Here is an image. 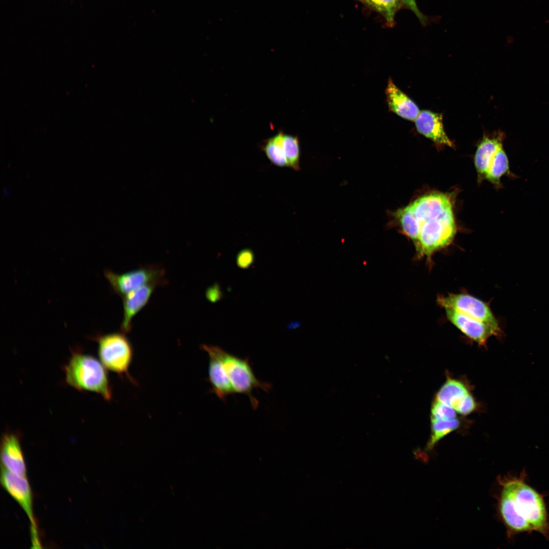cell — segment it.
Masks as SVG:
<instances>
[{"instance_id": "cell-1", "label": "cell", "mask_w": 549, "mask_h": 549, "mask_svg": "<svg viewBox=\"0 0 549 549\" xmlns=\"http://www.w3.org/2000/svg\"><path fill=\"white\" fill-rule=\"evenodd\" d=\"M525 470L500 476L497 509L508 536L537 532L549 539V515L543 496L526 482Z\"/></svg>"}, {"instance_id": "cell-2", "label": "cell", "mask_w": 549, "mask_h": 549, "mask_svg": "<svg viewBox=\"0 0 549 549\" xmlns=\"http://www.w3.org/2000/svg\"><path fill=\"white\" fill-rule=\"evenodd\" d=\"M412 223L408 238L416 257H425L431 265L433 255L453 241L456 232L450 196L442 193L424 195L410 203Z\"/></svg>"}, {"instance_id": "cell-3", "label": "cell", "mask_w": 549, "mask_h": 549, "mask_svg": "<svg viewBox=\"0 0 549 549\" xmlns=\"http://www.w3.org/2000/svg\"><path fill=\"white\" fill-rule=\"evenodd\" d=\"M65 371L66 382L70 386L78 390L97 393L106 400L112 398L106 369L94 356L73 351Z\"/></svg>"}, {"instance_id": "cell-4", "label": "cell", "mask_w": 549, "mask_h": 549, "mask_svg": "<svg viewBox=\"0 0 549 549\" xmlns=\"http://www.w3.org/2000/svg\"><path fill=\"white\" fill-rule=\"evenodd\" d=\"M201 348L206 352L213 353L220 360L235 392L248 396L252 407L256 409L258 406V401L253 396V391L259 388L267 392L271 389L272 385L257 379L249 358H241L217 346L203 344Z\"/></svg>"}, {"instance_id": "cell-5", "label": "cell", "mask_w": 549, "mask_h": 549, "mask_svg": "<svg viewBox=\"0 0 549 549\" xmlns=\"http://www.w3.org/2000/svg\"><path fill=\"white\" fill-rule=\"evenodd\" d=\"M100 361L106 369L132 379L129 373L133 357L132 345L125 333L114 332L97 338Z\"/></svg>"}, {"instance_id": "cell-6", "label": "cell", "mask_w": 549, "mask_h": 549, "mask_svg": "<svg viewBox=\"0 0 549 549\" xmlns=\"http://www.w3.org/2000/svg\"><path fill=\"white\" fill-rule=\"evenodd\" d=\"M105 275L114 292L121 297L148 283L166 284L165 271L158 265H148L122 273L110 270Z\"/></svg>"}, {"instance_id": "cell-7", "label": "cell", "mask_w": 549, "mask_h": 549, "mask_svg": "<svg viewBox=\"0 0 549 549\" xmlns=\"http://www.w3.org/2000/svg\"><path fill=\"white\" fill-rule=\"evenodd\" d=\"M1 482L6 491L18 502L28 516L31 523L33 545H40L37 524L33 509V495L26 477L10 472L1 466Z\"/></svg>"}, {"instance_id": "cell-8", "label": "cell", "mask_w": 549, "mask_h": 549, "mask_svg": "<svg viewBox=\"0 0 549 549\" xmlns=\"http://www.w3.org/2000/svg\"><path fill=\"white\" fill-rule=\"evenodd\" d=\"M437 302L442 308H450L458 312L500 328L488 304L467 293H448L439 295Z\"/></svg>"}, {"instance_id": "cell-9", "label": "cell", "mask_w": 549, "mask_h": 549, "mask_svg": "<svg viewBox=\"0 0 549 549\" xmlns=\"http://www.w3.org/2000/svg\"><path fill=\"white\" fill-rule=\"evenodd\" d=\"M447 319L468 338L480 346H485L492 336L501 334L497 328L484 321L470 317L450 308H444Z\"/></svg>"}, {"instance_id": "cell-10", "label": "cell", "mask_w": 549, "mask_h": 549, "mask_svg": "<svg viewBox=\"0 0 549 549\" xmlns=\"http://www.w3.org/2000/svg\"><path fill=\"white\" fill-rule=\"evenodd\" d=\"M159 286L161 285L158 283H148L123 297L124 310L121 331L125 333L130 331L133 318L147 303L155 290Z\"/></svg>"}, {"instance_id": "cell-11", "label": "cell", "mask_w": 549, "mask_h": 549, "mask_svg": "<svg viewBox=\"0 0 549 549\" xmlns=\"http://www.w3.org/2000/svg\"><path fill=\"white\" fill-rule=\"evenodd\" d=\"M1 466L16 474L26 477V470L18 436L5 434L1 446Z\"/></svg>"}, {"instance_id": "cell-12", "label": "cell", "mask_w": 549, "mask_h": 549, "mask_svg": "<svg viewBox=\"0 0 549 549\" xmlns=\"http://www.w3.org/2000/svg\"><path fill=\"white\" fill-rule=\"evenodd\" d=\"M417 131L436 143L453 147V144L445 133L442 115L429 110L420 111L416 118Z\"/></svg>"}, {"instance_id": "cell-13", "label": "cell", "mask_w": 549, "mask_h": 549, "mask_svg": "<svg viewBox=\"0 0 549 549\" xmlns=\"http://www.w3.org/2000/svg\"><path fill=\"white\" fill-rule=\"evenodd\" d=\"M389 109L404 119L415 121L420 111L417 105L389 78L385 89Z\"/></svg>"}, {"instance_id": "cell-14", "label": "cell", "mask_w": 549, "mask_h": 549, "mask_svg": "<svg viewBox=\"0 0 549 549\" xmlns=\"http://www.w3.org/2000/svg\"><path fill=\"white\" fill-rule=\"evenodd\" d=\"M209 357L208 381L211 385L210 392L220 400L225 401L235 391L220 360L213 353L206 352Z\"/></svg>"}, {"instance_id": "cell-15", "label": "cell", "mask_w": 549, "mask_h": 549, "mask_svg": "<svg viewBox=\"0 0 549 549\" xmlns=\"http://www.w3.org/2000/svg\"><path fill=\"white\" fill-rule=\"evenodd\" d=\"M501 138L484 136L478 145L474 160L479 181L484 179L491 160L497 150L502 146Z\"/></svg>"}, {"instance_id": "cell-16", "label": "cell", "mask_w": 549, "mask_h": 549, "mask_svg": "<svg viewBox=\"0 0 549 549\" xmlns=\"http://www.w3.org/2000/svg\"><path fill=\"white\" fill-rule=\"evenodd\" d=\"M469 392L462 381L448 377L436 394L435 399L453 409L459 402Z\"/></svg>"}, {"instance_id": "cell-17", "label": "cell", "mask_w": 549, "mask_h": 549, "mask_svg": "<svg viewBox=\"0 0 549 549\" xmlns=\"http://www.w3.org/2000/svg\"><path fill=\"white\" fill-rule=\"evenodd\" d=\"M460 425V421L456 418L452 419H431V435L423 452L427 453L432 451L439 441L456 430Z\"/></svg>"}, {"instance_id": "cell-18", "label": "cell", "mask_w": 549, "mask_h": 549, "mask_svg": "<svg viewBox=\"0 0 549 549\" xmlns=\"http://www.w3.org/2000/svg\"><path fill=\"white\" fill-rule=\"evenodd\" d=\"M511 174L507 156L501 146L495 154L489 165L484 179H486L497 188L501 186L500 179L504 175Z\"/></svg>"}, {"instance_id": "cell-19", "label": "cell", "mask_w": 549, "mask_h": 549, "mask_svg": "<svg viewBox=\"0 0 549 549\" xmlns=\"http://www.w3.org/2000/svg\"><path fill=\"white\" fill-rule=\"evenodd\" d=\"M381 14L390 27L395 23L396 12L404 4L403 0H356Z\"/></svg>"}, {"instance_id": "cell-20", "label": "cell", "mask_w": 549, "mask_h": 549, "mask_svg": "<svg viewBox=\"0 0 549 549\" xmlns=\"http://www.w3.org/2000/svg\"><path fill=\"white\" fill-rule=\"evenodd\" d=\"M282 135L280 132L267 140L262 148L271 163L278 167H288V165L282 146Z\"/></svg>"}, {"instance_id": "cell-21", "label": "cell", "mask_w": 549, "mask_h": 549, "mask_svg": "<svg viewBox=\"0 0 549 549\" xmlns=\"http://www.w3.org/2000/svg\"><path fill=\"white\" fill-rule=\"evenodd\" d=\"M282 146L286 158L288 167L297 171L300 169V147L297 137L283 134Z\"/></svg>"}, {"instance_id": "cell-22", "label": "cell", "mask_w": 549, "mask_h": 549, "mask_svg": "<svg viewBox=\"0 0 549 549\" xmlns=\"http://www.w3.org/2000/svg\"><path fill=\"white\" fill-rule=\"evenodd\" d=\"M456 412L452 407L435 399L432 404L431 419H452L455 418Z\"/></svg>"}, {"instance_id": "cell-23", "label": "cell", "mask_w": 549, "mask_h": 549, "mask_svg": "<svg viewBox=\"0 0 549 549\" xmlns=\"http://www.w3.org/2000/svg\"><path fill=\"white\" fill-rule=\"evenodd\" d=\"M476 403L472 395L469 393L463 398L455 406L454 409L462 415L469 414L476 409Z\"/></svg>"}, {"instance_id": "cell-24", "label": "cell", "mask_w": 549, "mask_h": 549, "mask_svg": "<svg viewBox=\"0 0 549 549\" xmlns=\"http://www.w3.org/2000/svg\"><path fill=\"white\" fill-rule=\"evenodd\" d=\"M255 260V254L253 250L249 248L241 250L236 255V262L240 268L247 269L250 267Z\"/></svg>"}, {"instance_id": "cell-25", "label": "cell", "mask_w": 549, "mask_h": 549, "mask_svg": "<svg viewBox=\"0 0 549 549\" xmlns=\"http://www.w3.org/2000/svg\"><path fill=\"white\" fill-rule=\"evenodd\" d=\"M205 295L207 300L212 303L220 300L223 297L221 287L218 283H215L208 287L206 291Z\"/></svg>"}, {"instance_id": "cell-26", "label": "cell", "mask_w": 549, "mask_h": 549, "mask_svg": "<svg viewBox=\"0 0 549 549\" xmlns=\"http://www.w3.org/2000/svg\"><path fill=\"white\" fill-rule=\"evenodd\" d=\"M403 3L415 14L422 23L425 22V17L419 10L415 0H403Z\"/></svg>"}]
</instances>
